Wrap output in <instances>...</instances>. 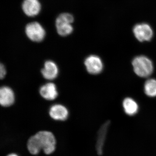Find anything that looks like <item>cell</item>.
Returning a JSON list of instances; mask_svg holds the SVG:
<instances>
[{"label": "cell", "instance_id": "cell-1", "mask_svg": "<svg viewBox=\"0 0 156 156\" xmlns=\"http://www.w3.org/2000/svg\"><path fill=\"white\" fill-rule=\"evenodd\" d=\"M132 64L134 72L140 77L147 78L153 72V63L147 56H136L132 60Z\"/></svg>", "mask_w": 156, "mask_h": 156}, {"label": "cell", "instance_id": "cell-2", "mask_svg": "<svg viewBox=\"0 0 156 156\" xmlns=\"http://www.w3.org/2000/svg\"><path fill=\"white\" fill-rule=\"evenodd\" d=\"M40 140L42 150L46 154L53 153L56 149V140L52 132L42 131L35 134Z\"/></svg>", "mask_w": 156, "mask_h": 156}, {"label": "cell", "instance_id": "cell-3", "mask_svg": "<svg viewBox=\"0 0 156 156\" xmlns=\"http://www.w3.org/2000/svg\"><path fill=\"white\" fill-rule=\"evenodd\" d=\"M73 15L69 13H62L56 18V25L57 33L61 36H66L71 34L73 27L71 23L73 22Z\"/></svg>", "mask_w": 156, "mask_h": 156}, {"label": "cell", "instance_id": "cell-4", "mask_svg": "<svg viewBox=\"0 0 156 156\" xmlns=\"http://www.w3.org/2000/svg\"><path fill=\"white\" fill-rule=\"evenodd\" d=\"M25 32L29 38L34 42H41L44 38L45 30L38 22L28 23L26 27Z\"/></svg>", "mask_w": 156, "mask_h": 156}, {"label": "cell", "instance_id": "cell-5", "mask_svg": "<svg viewBox=\"0 0 156 156\" xmlns=\"http://www.w3.org/2000/svg\"><path fill=\"white\" fill-rule=\"evenodd\" d=\"M133 31L134 36L140 42L149 41L153 37V30L147 23L136 24L133 28Z\"/></svg>", "mask_w": 156, "mask_h": 156}, {"label": "cell", "instance_id": "cell-6", "mask_svg": "<svg viewBox=\"0 0 156 156\" xmlns=\"http://www.w3.org/2000/svg\"><path fill=\"white\" fill-rule=\"evenodd\" d=\"M84 64L87 72L91 74H98L103 69L104 65L102 60L96 55L88 56L85 59Z\"/></svg>", "mask_w": 156, "mask_h": 156}, {"label": "cell", "instance_id": "cell-7", "mask_svg": "<svg viewBox=\"0 0 156 156\" xmlns=\"http://www.w3.org/2000/svg\"><path fill=\"white\" fill-rule=\"evenodd\" d=\"M49 115L53 119L57 121H65L69 116L67 108L61 104L52 105L49 110Z\"/></svg>", "mask_w": 156, "mask_h": 156}, {"label": "cell", "instance_id": "cell-8", "mask_svg": "<svg viewBox=\"0 0 156 156\" xmlns=\"http://www.w3.org/2000/svg\"><path fill=\"white\" fill-rule=\"evenodd\" d=\"M15 101V95L13 90L9 87L3 86L0 89V104L2 106H11Z\"/></svg>", "mask_w": 156, "mask_h": 156}, {"label": "cell", "instance_id": "cell-9", "mask_svg": "<svg viewBox=\"0 0 156 156\" xmlns=\"http://www.w3.org/2000/svg\"><path fill=\"white\" fill-rule=\"evenodd\" d=\"M41 73L45 79L50 80H54L58 76V66L56 63L52 60L46 61L41 70Z\"/></svg>", "mask_w": 156, "mask_h": 156}, {"label": "cell", "instance_id": "cell-10", "mask_svg": "<svg viewBox=\"0 0 156 156\" xmlns=\"http://www.w3.org/2000/svg\"><path fill=\"white\" fill-rule=\"evenodd\" d=\"M40 95L47 100L52 101L56 99L58 95L57 88L53 83H48L40 88Z\"/></svg>", "mask_w": 156, "mask_h": 156}, {"label": "cell", "instance_id": "cell-11", "mask_svg": "<svg viewBox=\"0 0 156 156\" xmlns=\"http://www.w3.org/2000/svg\"><path fill=\"white\" fill-rule=\"evenodd\" d=\"M41 8V4L38 0H24L23 3V12L30 17H33L38 14Z\"/></svg>", "mask_w": 156, "mask_h": 156}, {"label": "cell", "instance_id": "cell-12", "mask_svg": "<svg viewBox=\"0 0 156 156\" xmlns=\"http://www.w3.org/2000/svg\"><path fill=\"white\" fill-rule=\"evenodd\" d=\"M109 125L110 122H107L101 126L98 131L96 142V149L97 154L99 155H101L103 154L104 146L106 140Z\"/></svg>", "mask_w": 156, "mask_h": 156}, {"label": "cell", "instance_id": "cell-13", "mask_svg": "<svg viewBox=\"0 0 156 156\" xmlns=\"http://www.w3.org/2000/svg\"><path fill=\"white\" fill-rule=\"evenodd\" d=\"M122 105L124 111L128 115H134L137 113L139 109L138 104L131 98H125L123 100Z\"/></svg>", "mask_w": 156, "mask_h": 156}, {"label": "cell", "instance_id": "cell-14", "mask_svg": "<svg viewBox=\"0 0 156 156\" xmlns=\"http://www.w3.org/2000/svg\"><path fill=\"white\" fill-rule=\"evenodd\" d=\"M27 147L29 152L33 155L38 154L41 150L40 140L36 134L30 137L27 141Z\"/></svg>", "mask_w": 156, "mask_h": 156}, {"label": "cell", "instance_id": "cell-15", "mask_svg": "<svg viewBox=\"0 0 156 156\" xmlns=\"http://www.w3.org/2000/svg\"><path fill=\"white\" fill-rule=\"evenodd\" d=\"M144 91L146 95L148 97H156V80L150 79L146 81Z\"/></svg>", "mask_w": 156, "mask_h": 156}, {"label": "cell", "instance_id": "cell-16", "mask_svg": "<svg viewBox=\"0 0 156 156\" xmlns=\"http://www.w3.org/2000/svg\"><path fill=\"white\" fill-rule=\"evenodd\" d=\"M6 74V70L5 66L2 63L0 65V78L3 79L5 78Z\"/></svg>", "mask_w": 156, "mask_h": 156}, {"label": "cell", "instance_id": "cell-17", "mask_svg": "<svg viewBox=\"0 0 156 156\" xmlns=\"http://www.w3.org/2000/svg\"><path fill=\"white\" fill-rule=\"evenodd\" d=\"M7 156H18L17 154H10L8 155Z\"/></svg>", "mask_w": 156, "mask_h": 156}]
</instances>
